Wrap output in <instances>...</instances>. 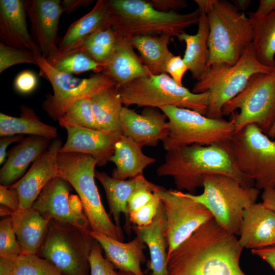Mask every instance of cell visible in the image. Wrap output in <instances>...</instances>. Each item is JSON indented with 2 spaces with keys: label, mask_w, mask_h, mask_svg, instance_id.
I'll return each mask as SVG.
<instances>
[{
  "label": "cell",
  "mask_w": 275,
  "mask_h": 275,
  "mask_svg": "<svg viewBox=\"0 0 275 275\" xmlns=\"http://www.w3.org/2000/svg\"><path fill=\"white\" fill-rule=\"evenodd\" d=\"M243 249L213 218L167 257L168 275H247L240 266Z\"/></svg>",
  "instance_id": "1"
},
{
  "label": "cell",
  "mask_w": 275,
  "mask_h": 275,
  "mask_svg": "<svg viewBox=\"0 0 275 275\" xmlns=\"http://www.w3.org/2000/svg\"><path fill=\"white\" fill-rule=\"evenodd\" d=\"M159 176H170L177 190L194 194L203 187L204 176L219 174L234 177L244 185L254 186L237 168L229 142L210 146L192 145L167 151L164 162L157 169Z\"/></svg>",
  "instance_id": "2"
},
{
  "label": "cell",
  "mask_w": 275,
  "mask_h": 275,
  "mask_svg": "<svg viewBox=\"0 0 275 275\" xmlns=\"http://www.w3.org/2000/svg\"><path fill=\"white\" fill-rule=\"evenodd\" d=\"M202 2L209 25L207 68L217 64H235L252 43L251 20L227 1Z\"/></svg>",
  "instance_id": "3"
},
{
  "label": "cell",
  "mask_w": 275,
  "mask_h": 275,
  "mask_svg": "<svg viewBox=\"0 0 275 275\" xmlns=\"http://www.w3.org/2000/svg\"><path fill=\"white\" fill-rule=\"evenodd\" d=\"M114 14L112 26L120 36L131 38L138 35L177 37L192 25L198 24V8L189 13L162 12L147 1L108 0Z\"/></svg>",
  "instance_id": "4"
},
{
  "label": "cell",
  "mask_w": 275,
  "mask_h": 275,
  "mask_svg": "<svg viewBox=\"0 0 275 275\" xmlns=\"http://www.w3.org/2000/svg\"><path fill=\"white\" fill-rule=\"evenodd\" d=\"M58 174L74 188L83 206L91 230L123 241L121 228L106 212L95 182L96 160L91 155L74 152L59 153Z\"/></svg>",
  "instance_id": "5"
},
{
  "label": "cell",
  "mask_w": 275,
  "mask_h": 275,
  "mask_svg": "<svg viewBox=\"0 0 275 275\" xmlns=\"http://www.w3.org/2000/svg\"><path fill=\"white\" fill-rule=\"evenodd\" d=\"M203 192L199 195L186 193L204 206L216 223L228 233L239 235L245 208L256 203L260 190L244 185L231 176L219 174L204 176Z\"/></svg>",
  "instance_id": "6"
},
{
  "label": "cell",
  "mask_w": 275,
  "mask_h": 275,
  "mask_svg": "<svg viewBox=\"0 0 275 275\" xmlns=\"http://www.w3.org/2000/svg\"><path fill=\"white\" fill-rule=\"evenodd\" d=\"M274 67L261 64L251 44L235 64H217L207 68L197 80L192 92L197 94L208 92L209 100L206 116L222 118L224 105L244 89L253 75L270 73Z\"/></svg>",
  "instance_id": "7"
},
{
  "label": "cell",
  "mask_w": 275,
  "mask_h": 275,
  "mask_svg": "<svg viewBox=\"0 0 275 275\" xmlns=\"http://www.w3.org/2000/svg\"><path fill=\"white\" fill-rule=\"evenodd\" d=\"M122 103L158 108L173 105L187 108L206 116L209 93H194L177 84L168 74H151L116 87Z\"/></svg>",
  "instance_id": "8"
},
{
  "label": "cell",
  "mask_w": 275,
  "mask_h": 275,
  "mask_svg": "<svg viewBox=\"0 0 275 275\" xmlns=\"http://www.w3.org/2000/svg\"><path fill=\"white\" fill-rule=\"evenodd\" d=\"M160 109L168 120V133L162 141L167 151L192 145L210 146L227 142L235 133L231 120L211 118L173 105Z\"/></svg>",
  "instance_id": "9"
},
{
  "label": "cell",
  "mask_w": 275,
  "mask_h": 275,
  "mask_svg": "<svg viewBox=\"0 0 275 275\" xmlns=\"http://www.w3.org/2000/svg\"><path fill=\"white\" fill-rule=\"evenodd\" d=\"M229 145L237 168L256 188L275 186V140L252 124L235 132Z\"/></svg>",
  "instance_id": "10"
},
{
  "label": "cell",
  "mask_w": 275,
  "mask_h": 275,
  "mask_svg": "<svg viewBox=\"0 0 275 275\" xmlns=\"http://www.w3.org/2000/svg\"><path fill=\"white\" fill-rule=\"evenodd\" d=\"M222 112L223 116L232 115L235 133L253 124L267 135L275 122V67L270 73L253 75Z\"/></svg>",
  "instance_id": "11"
},
{
  "label": "cell",
  "mask_w": 275,
  "mask_h": 275,
  "mask_svg": "<svg viewBox=\"0 0 275 275\" xmlns=\"http://www.w3.org/2000/svg\"><path fill=\"white\" fill-rule=\"evenodd\" d=\"M94 241L88 232L51 219L37 255L52 262L64 275H90L89 257Z\"/></svg>",
  "instance_id": "12"
},
{
  "label": "cell",
  "mask_w": 275,
  "mask_h": 275,
  "mask_svg": "<svg viewBox=\"0 0 275 275\" xmlns=\"http://www.w3.org/2000/svg\"><path fill=\"white\" fill-rule=\"evenodd\" d=\"M41 75L51 84L53 94H47L42 103L43 109L54 120H58L77 100L90 97L97 92L112 87L115 82L102 72L87 78L75 77L59 71L41 54H35Z\"/></svg>",
  "instance_id": "13"
},
{
  "label": "cell",
  "mask_w": 275,
  "mask_h": 275,
  "mask_svg": "<svg viewBox=\"0 0 275 275\" xmlns=\"http://www.w3.org/2000/svg\"><path fill=\"white\" fill-rule=\"evenodd\" d=\"M166 214L167 257L201 226L213 218L202 204L185 193L164 187L158 191Z\"/></svg>",
  "instance_id": "14"
},
{
  "label": "cell",
  "mask_w": 275,
  "mask_h": 275,
  "mask_svg": "<svg viewBox=\"0 0 275 275\" xmlns=\"http://www.w3.org/2000/svg\"><path fill=\"white\" fill-rule=\"evenodd\" d=\"M70 184L57 176L42 189L31 208L48 219L68 223L84 231L91 230L82 202L76 195L70 194Z\"/></svg>",
  "instance_id": "15"
},
{
  "label": "cell",
  "mask_w": 275,
  "mask_h": 275,
  "mask_svg": "<svg viewBox=\"0 0 275 275\" xmlns=\"http://www.w3.org/2000/svg\"><path fill=\"white\" fill-rule=\"evenodd\" d=\"M62 145L61 140H53L26 173L11 185L16 189L20 199L17 213L30 209L44 187L58 176V157Z\"/></svg>",
  "instance_id": "16"
},
{
  "label": "cell",
  "mask_w": 275,
  "mask_h": 275,
  "mask_svg": "<svg viewBox=\"0 0 275 275\" xmlns=\"http://www.w3.org/2000/svg\"><path fill=\"white\" fill-rule=\"evenodd\" d=\"M60 0L25 1L34 41L45 59L58 49V31L64 12Z\"/></svg>",
  "instance_id": "17"
},
{
  "label": "cell",
  "mask_w": 275,
  "mask_h": 275,
  "mask_svg": "<svg viewBox=\"0 0 275 275\" xmlns=\"http://www.w3.org/2000/svg\"><path fill=\"white\" fill-rule=\"evenodd\" d=\"M158 108L146 107L141 114L123 106L120 116L121 134L128 137L141 147L155 146L167 137V117Z\"/></svg>",
  "instance_id": "18"
},
{
  "label": "cell",
  "mask_w": 275,
  "mask_h": 275,
  "mask_svg": "<svg viewBox=\"0 0 275 275\" xmlns=\"http://www.w3.org/2000/svg\"><path fill=\"white\" fill-rule=\"evenodd\" d=\"M63 127L67 131V138L60 153L90 155L96 160L98 166H104L109 161L115 145L121 135L119 132H105L72 125H65Z\"/></svg>",
  "instance_id": "19"
},
{
  "label": "cell",
  "mask_w": 275,
  "mask_h": 275,
  "mask_svg": "<svg viewBox=\"0 0 275 275\" xmlns=\"http://www.w3.org/2000/svg\"><path fill=\"white\" fill-rule=\"evenodd\" d=\"M25 1H0V40L6 45L41 54L31 37L25 17Z\"/></svg>",
  "instance_id": "20"
},
{
  "label": "cell",
  "mask_w": 275,
  "mask_h": 275,
  "mask_svg": "<svg viewBox=\"0 0 275 275\" xmlns=\"http://www.w3.org/2000/svg\"><path fill=\"white\" fill-rule=\"evenodd\" d=\"M95 177L101 183L105 190L110 212L115 224L121 228L120 216L122 213H124L126 217V229L129 232L131 226L129 224L127 203L131 195L142 188H150L155 191L163 188L148 181L143 175L128 180H121L110 176L105 172L95 171Z\"/></svg>",
  "instance_id": "21"
},
{
  "label": "cell",
  "mask_w": 275,
  "mask_h": 275,
  "mask_svg": "<svg viewBox=\"0 0 275 275\" xmlns=\"http://www.w3.org/2000/svg\"><path fill=\"white\" fill-rule=\"evenodd\" d=\"M274 229L275 212L255 203L243 211L239 242L251 250L273 245Z\"/></svg>",
  "instance_id": "22"
},
{
  "label": "cell",
  "mask_w": 275,
  "mask_h": 275,
  "mask_svg": "<svg viewBox=\"0 0 275 275\" xmlns=\"http://www.w3.org/2000/svg\"><path fill=\"white\" fill-rule=\"evenodd\" d=\"M133 49L130 38L118 35L112 53L102 64L101 72L115 82L116 87L150 74Z\"/></svg>",
  "instance_id": "23"
},
{
  "label": "cell",
  "mask_w": 275,
  "mask_h": 275,
  "mask_svg": "<svg viewBox=\"0 0 275 275\" xmlns=\"http://www.w3.org/2000/svg\"><path fill=\"white\" fill-rule=\"evenodd\" d=\"M51 140L36 135L22 139L9 151L8 158L1 169V185L10 186L19 180L30 164L48 148Z\"/></svg>",
  "instance_id": "24"
},
{
  "label": "cell",
  "mask_w": 275,
  "mask_h": 275,
  "mask_svg": "<svg viewBox=\"0 0 275 275\" xmlns=\"http://www.w3.org/2000/svg\"><path fill=\"white\" fill-rule=\"evenodd\" d=\"M88 234L101 246L108 259L119 270L134 275H145L141 263L146 261L144 242L138 236L131 241L123 243L102 233L88 231Z\"/></svg>",
  "instance_id": "25"
},
{
  "label": "cell",
  "mask_w": 275,
  "mask_h": 275,
  "mask_svg": "<svg viewBox=\"0 0 275 275\" xmlns=\"http://www.w3.org/2000/svg\"><path fill=\"white\" fill-rule=\"evenodd\" d=\"M195 2L200 11L197 32L194 35H190L183 32L177 38L186 44L183 60L193 78L197 80L207 68L209 57L208 46L209 25L202 0H195Z\"/></svg>",
  "instance_id": "26"
},
{
  "label": "cell",
  "mask_w": 275,
  "mask_h": 275,
  "mask_svg": "<svg viewBox=\"0 0 275 275\" xmlns=\"http://www.w3.org/2000/svg\"><path fill=\"white\" fill-rule=\"evenodd\" d=\"M131 229L148 247L150 260L147 267L151 270V275H168L166 214L162 201L158 212L150 225L143 227L133 225Z\"/></svg>",
  "instance_id": "27"
},
{
  "label": "cell",
  "mask_w": 275,
  "mask_h": 275,
  "mask_svg": "<svg viewBox=\"0 0 275 275\" xmlns=\"http://www.w3.org/2000/svg\"><path fill=\"white\" fill-rule=\"evenodd\" d=\"M142 147L128 137L121 135L115 145L114 151L109 158L116 168L112 176L126 180L143 175L144 170L154 163L156 159L147 156L142 151Z\"/></svg>",
  "instance_id": "28"
},
{
  "label": "cell",
  "mask_w": 275,
  "mask_h": 275,
  "mask_svg": "<svg viewBox=\"0 0 275 275\" xmlns=\"http://www.w3.org/2000/svg\"><path fill=\"white\" fill-rule=\"evenodd\" d=\"M22 254L37 255L48 232L50 219L31 208L11 216Z\"/></svg>",
  "instance_id": "29"
},
{
  "label": "cell",
  "mask_w": 275,
  "mask_h": 275,
  "mask_svg": "<svg viewBox=\"0 0 275 275\" xmlns=\"http://www.w3.org/2000/svg\"><path fill=\"white\" fill-rule=\"evenodd\" d=\"M113 23L114 14L108 1L98 0L89 12L69 26L58 48L70 46L97 31L111 28Z\"/></svg>",
  "instance_id": "30"
},
{
  "label": "cell",
  "mask_w": 275,
  "mask_h": 275,
  "mask_svg": "<svg viewBox=\"0 0 275 275\" xmlns=\"http://www.w3.org/2000/svg\"><path fill=\"white\" fill-rule=\"evenodd\" d=\"M171 38L168 35H138L130 38L133 48L138 51L150 74L167 73V64L174 56L168 48Z\"/></svg>",
  "instance_id": "31"
},
{
  "label": "cell",
  "mask_w": 275,
  "mask_h": 275,
  "mask_svg": "<svg viewBox=\"0 0 275 275\" xmlns=\"http://www.w3.org/2000/svg\"><path fill=\"white\" fill-rule=\"evenodd\" d=\"M92 111L100 130L119 132L123 106L116 87L102 89L90 97Z\"/></svg>",
  "instance_id": "32"
},
{
  "label": "cell",
  "mask_w": 275,
  "mask_h": 275,
  "mask_svg": "<svg viewBox=\"0 0 275 275\" xmlns=\"http://www.w3.org/2000/svg\"><path fill=\"white\" fill-rule=\"evenodd\" d=\"M20 110L19 117L0 114L1 136L26 134L50 140L57 139V128L42 122L33 109L22 105Z\"/></svg>",
  "instance_id": "33"
},
{
  "label": "cell",
  "mask_w": 275,
  "mask_h": 275,
  "mask_svg": "<svg viewBox=\"0 0 275 275\" xmlns=\"http://www.w3.org/2000/svg\"><path fill=\"white\" fill-rule=\"evenodd\" d=\"M117 38L111 27L97 31L70 46L58 48L55 52H82L102 66L112 53Z\"/></svg>",
  "instance_id": "34"
},
{
  "label": "cell",
  "mask_w": 275,
  "mask_h": 275,
  "mask_svg": "<svg viewBox=\"0 0 275 275\" xmlns=\"http://www.w3.org/2000/svg\"><path fill=\"white\" fill-rule=\"evenodd\" d=\"M250 19L253 34L252 45L258 60L265 66L274 67L275 11L264 17Z\"/></svg>",
  "instance_id": "35"
},
{
  "label": "cell",
  "mask_w": 275,
  "mask_h": 275,
  "mask_svg": "<svg viewBox=\"0 0 275 275\" xmlns=\"http://www.w3.org/2000/svg\"><path fill=\"white\" fill-rule=\"evenodd\" d=\"M0 275H64L38 255L21 254L12 260L0 258Z\"/></svg>",
  "instance_id": "36"
},
{
  "label": "cell",
  "mask_w": 275,
  "mask_h": 275,
  "mask_svg": "<svg viewBox=\"0 0 275 275\" xmlns=\"http://www.w3.org/2000/svg\"><path fill=\"white\" fill-rule=\"evenodd\" d=\"M46 59L59 71L70 74L91 70L97 73L102 70V65L82 52H55Z\"/></svg>",
  "instance_id": "37"
},
{
  "label": "cell",
  "mask_w": 275,
  "mask_h": 275,
  "mask_svg": "<svg viewBox=\"0 0 275 275\" xmlns=\"http://www.w3.org/2000/svg\"><path fill=\"white\" fill-rule=\"evenodd\" d=\"M58 122L62 127L72 125L99 130L92 111L90 97H84L75 101Z\"/></svg>",
  "instance_id": "38"
},
{
  "label": "cell",
  "mask_w": 275,
  "mask_h": 275,
  "mask_svg": "<svg viewBox=\"0 0 275 275\" xmlns=\"http://www.w3.org/2000/svg\"><path fill=\"white\" fill-rule=\"evenodd\" d=\"M22 254L13 229L11 216L0 222V258L12 260Z\"/></svg>",
  "instance_id": "39"
},
{
  "label": "cell",
  "mask_w": 275,
  "mask_h": 275,
  "mask_svg": "<svg viewBox=\"0 0 275 275\" xmlns=\"http://www.w3.org/2000/svg\"><path fill=\"white\" fill-rule=\"evenodd\" d=\"M23 63L32 64L38 66L35 54L31 51L0 43V73L12 66Z\"/></svg>",
  "instance_id": "40"
},
{
  "label": "cell",
  "mask_w": 275,
  "mask_h": 275,
  "mask_svg": "<svg viewBox=\"0 0 275 275\" xmlns=\"http://www.w3.org/2000/svg\"><path fill=\"white\" fill-rule=\"evenodd\" d=\"M158 191L154 192V197L147 204L129 214V221L133 225L143 227L153 222L161 203Z\"/></svg>",
  "instance_id": "41"
},
{
  "label": "cell",
  "mask_w": 275,
  "mask_h": 275,
  "mask_svg": "<svg viewBox=\"0 0 275 275\" xmlns=\"http://www.w3.org/2000/svg\"><path fill=\"white\" fill-rule=\"evenodd\" d=\"M90 275H117L114 265L102 255V248L94 239L89 257Z\"/></svg>",
  "instance_id": "42"
},
{
  "label": "cell",
  "mask_w": 275,
  "mask_h": 275,
  "mask_svg": "<svg viewBox=\"0 0 275 275\" xmlns=\"http://www.w3.org/2000/svg\"><path fill=\"white\" fill-rule=\"evenodd\" d=\"M38 84L36 74L31 70H24L15 78L14 87L19 93L26 94L33 92Z\"/></svg>",
  "instance_id": "43"
},
{
  "label": "cell",
  "mask_w": 275,
  "mask_h": 275,
  "mask_svg": "<svg viewBox=\"0 0 275 275\" xmlns=\"http://www.w3.org/2000/svg\"><path fill=\"white\" fill-rule=\"evenodd\" d=\"M1 205L11 209L14 213H17L20 206V199L16 188L12 186L0 185Z\"/></svg>",
  "instance_id": "44"
},
{
  "label": "cell",
  "mask_w": 275,
  "mask_h": 275,
  "mask_svg": "<svg viewBox=\"0 0 275 275\" xmlns=\"http://www.w3.org/2000/svg\"><path fill=\"white\" fill-rule=\"evenodd\" d=\"M188 70L183 58L180 56H173L168 61L166 66V73H168L178 85L183 86L184 75Z\"/></svg>",
  "instance_id": "45"
},
{
  "label": "cell",
  "mask_w": 275,
  "mask_h": 275,
  "mask_svg": "<svg viewBox=\"0 0 275 275\" xmlns=\"http://www.w3.org/2000/svg\"><path fill=\"white\" fill-rule=\"evenodd\" d=\"M154 190L150 188H142L135 191L129 198L127 203L128 214L142 207L154 197Z\"/></svg>",
  "instance_id": "46"
},
{
  "label": "cell",
  "mask_w": 275,
  "mask_h": 275,
  "mask_svg": "<svg viewBox=\"0 0 275 275\" xmlns=\"http://www.w3.org/2000/svg\"><path fill=\"white\" fill-rule=\"evenodd\" d=\"M149 3L156 10L162 12H177L187 7L185 0H149Z\"/></svg>",
  "instance_id": "47"
},
{
  "label": "cell",
  "mask_w": 275,
  "mask_h": 275,
  "mask_svg": "<svg viewBox=\"0 0 275 275\" xmlns=\"http://www.w3.org/2000/svg\"><path fill=\"white\" fill-rule=\"evenodd\" d=\"M275 11V0H260L257 10L248 13L250 18H260Z\"/></svg>",
  "instance_id": "48"
},
{
  "label": "cell",
  "mask_w": 275,
  "mask_h": 275,
  "mask_svg": "<svg viewBox=\"0 0 275 275\" xmlns=\"http://www.w3.org/2000/svg\"><path fill=\"white\" fill-rule=\"evenodd\" d=\"M251 252L266 261L275 271V245L251 250Z\"/></svg>",
  "instance_id": "49"
},
{
  "label": "cell",
  "mask_w": 275,
  "mask_h": 275,
  "mask_svg": "<svg viewBox=\"0 0 275 275\" xmlns=\"http://www.w3.org/2000/svg\"><path fill=\"white\" fill-rule=\"evenodd\" d=\"M93 2L92 0H64L61 5L64 12L69 14L82 6H88Z\"/></svg>",
  "instance_id": "50"
},
{
  "label": "cell",
  "mask_w": 275,
  "mask_h": 275,
  "mask_svg": "<svg viewBox=\"0 0 275 275\" xmlns=\"http://www.w3.org/2000/svg\"><path fill=\"white\" fill-rule=\"evenodd\" d=\"M23 139V135H14L1 136L0 140V163L2 164L5 160L7 148L12 143L20 141Z\"/></svg>",
  "instance_id": "51"
},
{
  "label": "cell",
  "mask_w": 275,
  "mask_h": 275,
  "mask_svg": "<svg viewBox=\"0 0 275 275\" xmlns=\"http://www.w3.org/2000/svg\"><path fill=\"white\" fill-rule=\"evenodd\" d=\"M261 198L263 205L275 212V188L269 187L263 189Z\"/></svg>",
  "instance_id": "52"
},
{
  "label": "cell",
  "mask_w": 275,
  "mask_h": 275,
  "mask_svg": "<svg viewBox=\"0 0 275 275\" xmlns=\"http://www.w3.org/2000/svg\"><path fill=\"white\" fill-rule=\"evenodd\" d=\"M232 2L235 9L239 12L245 10L251 3L250 0H233Z\"/></svg>",
  "instance_id": "53"
},
{
  "label": "cell",
  "mask_w": 275,
  "mask_h": 275,
  "mask_svg": "<svg viewBox=\"0 0 275 275\" xmlns=\"http://www.w3.org/2000/svg\"><path fill=\"white\" fill-rule=\"evenodd\" d=\"M14 213L9 208L1 205L0 207V214L1 216H12Z\"/></svg>",
  "instance_id": "54"
},
{
  "label": "cell",
  "mask_w": 275,
  "mask_h": 275,
  "mask_svg": "<svg viewBox=\"0 0 275 275\" xmlns=\"http://www.w3.org/2000/svg\"><path fill=\"white\" fill-rule=\"evenodd\" d=\"M117 275H134V274L131 272L119 270L117 271Z\"/></svg>",
  "instance_id": "55"
},
{
  "label": "cell",
  "mask_w": 275,
  "mask_h": 275,
  "mask_svg": "<svg viewBox=\"0 0 275 275\" xmlns=\"http://www.w3.org/2000/svg\"><path fill=\"white\" fill-rule=\"evenodd\" d=\"M273 245H275V229L273 233Z\"/></svg>",
  "instance_id": "56"
},
{
  "label": "cell",
  "mask_w": 275,
  "mask_h": 275,
  "mask_svg": "<svg viewBox=\"0 0 275 275\" xmlns=\"http://www.w3.org/2000/svg\"><path fill=\"white\" fill-rule=\"evenodd\" d=\"M273 188H275V186Z\"/></svg>",
  "instance_id": "57"
}]
</instances>
